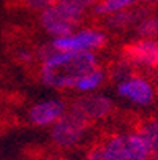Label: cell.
<instances>
[{"label": "cell", "mask_w": 158, "mask_h": 160, "mask_svg": "<svg viewBox=\"0 0 158 160\" xmlns=\"http://www.w3.org/2000/svg\"><path fill=\"white\" fill-rule=\"evenodd\" d=\"M97 67H100V59L95 52L52 49L40 62L38 78L46 87L55 90H73L76 82Z\"/></svg>", "instance_id": "1"}, {"label": "cell", "mask_w": 158, "mask_h": 160, "mask_svg": "<svg viewBox=\"0 0 158 160\" xmlns=\"http://www.w3.org/2000/svg\"><path fill=\"white\" fill-rule=\"evenodd\" d=\"M87 11L70 0H59L52 7L38 13V24L49 38L65 37L81 27Z\"/></svg>", "instance_id": "2"}, {"label": "cell", "mask_w": 158, "mask_h": 160, "mask_svg": "<svg viewBox=\"0 0 158 160\" xmlns=\"http://www.w3.org/2000/svg\"><path fill=\"white\" fill-rule=\"evenodd\" d=\"M101 149L106 160H152V151L138 130L109 135Z\"/></svg>", "instance_id": "3"}, {"label": "cell", "mask_w": 158, "mask_h": 160, "mask_svg": "<svg viewBox=\"0 0 158 160\" xmlns=\"http://www.w3.org/2000/svg\"><path fill=\"white\" fill-rule=\"evenodd\" d=\"M108 44V33L104 29L98 27H79L74 32L59 37V38H51L49 46L54 51H70V52H95L101 51Z\"/></svg>", "instance_id": "4"}, {"label": "cell", "mask_w": 158, "mask_h": 160, "mask_svg": "<svg viewBox=\"0 0 158 160\" xmlns=\"http://www.w3.org/2000/svg\"><path fill=\"white\" fill-rule=\"evenodd\" d=\"M90 124L92 122L68 105L66 112L51 127V140L60 149H73L84 141Z\"/></svg>", "instance_id": "5"}, {"label": "cell", "mask_w": 158, "mask_h": 160, "mask_svg": "<svg viewBox=\"0 0 158 160\" xmlns=\"http://www.w3.org/2000/svg\"><path fill=\"white\" fill-rule=\"evenodd\" d=\"M122 60L131 68H158V40H142L136 38L127 43L122 49Z\"/></svg>", "instance_id": "6"}, {"label": "cell", "mask_w": 158, "mask_h": 160, "mask_svg": "<svg viewBox=\"0 0 158 160\" xmlns=\"http://www.w3.org/2000/svg\"><path fill=\"white\" fill-rule=\"evenodd\" d=\"M116 92L122 100L130 102L134 106H149L155 100V89L152 82L134 73L117 81Z\"/></svg>", "instance_id": "7"}, {"label": "cell", "mask_w": 158, "mask_h": 160, "mask_svg": "<svg viewBox=\"0 0 158 160\" xmlns=\"http://www.w3.org/2000/svg\"><path fill=\"white\" fill-rule=\"evenodd\" d=\"M66 109H68V103L63 98H59V97L43 98V100L35 102L29 108L27 119L35 127L46 128V127H52L66 112Z\"/></svg>", "instance_id": "8"}, {"label": "cell", "mask_w": 158, "mask_h": 160, "mask_svg": "<svg viewBox=\"0 0 158 160\" xmlns=\"http://www.w3.org/2000/svg\"><path fill=\"white\" fill-rule=\"evenodd\" d=\"M70 106L73 109H76L78 112H81L90 122L106 119L108 116H111V112L114 111V102H112L108 95L98 94V92L79 95Z\"/></svg>", "instance_id": "9"}, {"label": "cell", "mask_w": 158, "mask_h": 160, "mask_svg": "<svg viewBox=\"0 0 158 160\" xmlns=\"http://www.w3.org/2000/svg\"><path fill=\"white\" fill-rule=\"evenodd\" d=\"M149 10L144 7H133L125 11H119L116 14H111L108 18H103V27L104 30L109 32H127L134 29V26L138 24V21L147 13Z\"/></svg>", "instance_id": "10"}, {"label": "cell", "mask_w": 158, "mask_h": 160, "mask_svg": "<svg viewBox=\"0 0 158 160\" xmlns=\"http://www.w3.org/2000/svg\"><path fill=\"white\" fill-rule=\"evenodd\" d=\"M108 78V73L104 68L97 67L93 70H90L89 73H85L74 86L73 92L79 94V95H87V94H93L98 92V89H101V86L104 84Z\"/></svg>", "instance_id": "11"}, {"label": "cell", "mask_w": 158, "mask_h": 160, "mask_svg": "<svg viewBox=\"0 0 158 160\" xmlns=\"http://www.w3.org/2000/svg\"><path fill=\"white\" fill-rule=\"evenodd\" d=\"M138 0H100L93 7L92 13L98 18H108L111 14H116L119 11L130 10L133 7H138Z\"/></svg>", "instance_id": "12"}, {"label": "cell", "mask_w": 158, "mask_h": 160, "mask_svg": "<svg viewBox=\"0 0 158 160\" xmlns=\"http://www.w3.org/2000/svg\"><path fill=\"white\" fill-rule=\"evenodd\" d=\"M134 33L142 40H158V14L147 11L134 26Z\"/></svg>", "instance_id": "13"}, {"label": "cell", "mask_w": 158, "mask_h": 160, "mask_svg": "<svg viewBox=\"0 0 158 160\" xmlns=\"http://www.w3.org/2000/svg\"><path fill=\"white\" fill-rule=\"evenodd\" d=\"M138 132L142 135L152 151V160H158V118H152L142 122Z\"/></svg>", "instance_id": "14"}, {"label": "cell", "mask_w": 158, "mask_h": 160, "mask_svg": "<svg viewBox=\"0 0 158 160\" xmlns=\"http://www.w3.org/2000/svg\"><path fill=\"white\" fill-rule=\"evenodd\" d=\"M21 5L27 8L29 11H35V13H41L46 8L52 7L54 3H57L59 0H19Z\"/></svg>", "instance_id": "15"}, {"label": "cell", "mask_w": 158, "mask_h": 160, "mask_svg": "<svg viewBox=\"0 0 158 160\" xmlns=\"http://www.w3.org/2000/svg\"><path fill=\"white\" fill-rule=\"evenodd\" d=\"M16 57L17 60H21L22 63H32L36 60L35 56V49H29V48H21L16 51Z\"/></svg>", "instance_id": "16"}, {"label": "cell", "mask_w": 158, "mask_h": 160, "mask_svg": "<svg viewBox=\"0 0 158 160\" xmlns=\"http://www.w3.org/2000/svg\"><path fill=\"white\" fill-rule=\"evenodd\" d=\"M82 160H106V155L101 149V144L92 146L82 157Z\"/></svg>", "instance_id": "17"}, {"label": "cell", "mask_w": 158, "mask_h": 160, "mask_svg": "<svg viewBox=\"0 0 158 160\" xmlns=\"http://www.w3.org/2000/svg\"><path fill=\"white\" fill-rule=\"evenodd\" d=\"M70 2H73L74 5H78L79 8H82L85 11H92L93 7L100 2V0H70Z\"/></svg>", "instance_id": "18"}, {"label": "cell", "mask_w": 158, "mask_h": 160, "mask_svg": "<svg viewBox=\"0 0 158 160\" xmlns=\"http://www.w3.org/2000/svg\"><path fill=\"white\" fill-rule=\"evenodd\" d=\"M141 3H144V5H155V3H158V0H141Z\"/></svg>", "instance_id": "19"}, {"label": "cell", "mask_w": 158, "mask_h": 160, "mask_svg": "<svg viewBox=\"0 0 158 160\" xmlns=\"http://www.w3.org/2000/svg\"><path fill=\"white\" fill-rule=\"evenodd\" d=\"M138 2H139V3H141V0H138Z\"/></svg>", "instance_id": "20"}]
</instances>
